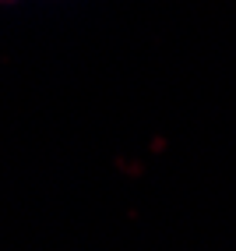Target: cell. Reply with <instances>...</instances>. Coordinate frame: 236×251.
Returning a JSON list of instances; mask_svg holds the SVG:
<instances>
[{"instance_id": "obj_1", "label": "cell", "mask_w": 236, "mask_h": 251, "mask_svg": "<svg viewBox=\"0 0 236 251\" xmlns=\"http://www.w3.org/2000/svg\"><path fill=\"white\" fill-rule=\"evenodd\" d=\"M0 4H11V0H0Z\"/></svg>"}]
</instances>
